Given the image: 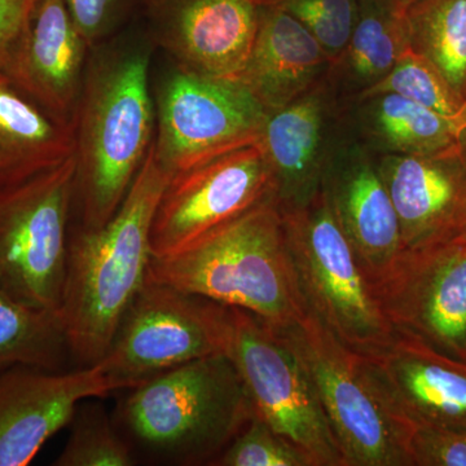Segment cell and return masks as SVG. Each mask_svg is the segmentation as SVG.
<instances>
[{
  "label": "cell",
  "mask_w": 466,
  "mask_h": 466,
  "mask_svg": "<svg viewBox=\"0 0 466 466\" xmlns=\"http://www.w3.org/2000/svg\"><path fill=\"white\" fill-rule=\"evenodd\" d=\"M69 358L58 312L30 308L0 290V372L18 366L61 370Z\"/></svg>",
  "instance_id": "obj_23"
},
{
  "label": "cell",
  "mask_w": 466,
  "mask_h": 466,
  "mask_svg": "<svg viewBox=\"0 0 466 466\" xmlns=\"http://www.w3.org/2000/svg\"><path fill=\"white\" fill-rule=\"evenodd\" d=\"M75 152L73 124L39 108L0 78V189L57 167Z\"/></svg>",
  "instance_id": "obj_21"
},
{
  "label": "cell",
  "mask_w": 466,
  "mask_h": 466,
  "mask_svg": "<svg viewBox=\"0 0 466 466\" xmlns=\"http://www.w3.org/2000/svg\"><path fill=\"white\" fill-rule=\"evenodd\" d=\"M171 175L149 149L130 191L100 228L70 232L60 315L78 367L104 357L126 309L142 289L153 258L150 228Z\"/></svg>",
  "instance_id": "obj_2"
},
{
  "label": "cell",
  "mask_w": 466,
  "mask_h": 466,
  "mask_svg": "<svg viewBox=\"0 0 466 466\" xmlns=\"http://www.w3.org/2000/svg\"><path fill=\"white\" fill-rule=\"evenodd\" d=\"M281 214L309 311L355 354H370L390 341L394 330L323 189L309 204Z\"/></svg>",
  "instance_id": "obj_5"
},
{
  "label": "cell",
  "mask_w": 466,
  "mask_h": 466,
  "mask_svg": "<svg viewBox=\"0 0 466 466\" xmlns=\"http://www.w3.org/2000/svg\"><path fill=\"white\" fill-rule=\"evenodd\" d=\"M88 51L66 0H36L0 78L39 108L73 124Z\"/></svg>",
  "instance_id": "obj_16"
},
{
  "label": "cell",
  "mask_w": 466,
  "mask_h": 466,
  "mask_svg": "<svg viewBox=\"0 0 466 466\" xmlns=\"http://www.w3.org/2000/svg\"><path fill=\"white\" fill-rule=\"evenodd\" d=\"M268 200L274 179L259 143L175 174L153 216V257L183 249Z\"/></svg>",
  "instance_id": "obj_12"
},
{
  "label": "cell",
  "mask_w": 466,
  "mask_h": 466,
  "mask_svg": "<svg viewBox=\"0 0 466 466\" xmlns=\"http://www.w3.org/2000/svg\"><path fill=\"white\" fill-rule=\"evenodd\" d=\"M156 88L155 155L175 175L259 143L265 106L241 82L173 64Z\"/></svg>",
  "instance_id": "obj_10"
},
{
  "label": "cell",
  "mask_w": 466,
  "mask_h": 466,
  "mask_svg": "<svg viewBox=\"0 0 466 466\" xmlns=\"http://www.w3.org/2000/svg\"><path fill=\"white\" fill-rule=\"evenodd\" d=\"M283 8L320 43L328 58L343 55L357 25V0H265Z\"/></svg>",
  "instance_id": "obj_28"
},
{
  "label": "cell",
  "mask_w": 466,
  "mask_h": 466,
  "mask_svg": "<svg viewBox=\"0 0 466 466\" xmlns=\"http://www.w3.org/2000/svg\"><path fill=\"white\" fill-rule=\"evenodd\" d=\"M126 0H66L79 32L88 46L96 47L116 25Z\"/></svg>",
  "instance_id": "obj_31"
},
{
  "label": "cell",
  "mask_w": 466,
  "mask_h": 466,
  "mask_svg": "<svg viewBox=\"0 0 466 466\" xmlns=\"http://www.w3.org/2000/svg\"><path fill=\"white\" fill-rule=\"evenodd\" d=\"M404 12L394 7L370 12L359 18L343 54L359 81L373 85L392 69L410 47Z\"/></svg>",
  "instance_id": "obj_25"
},
{
  "label": "cell",
  "mask_w": 466,
  "mask_h": 466,
  "mask_svg": "<svg viewBox=\"0 0 466 466\" xmlns=\"http://www.w3.org/2000/svg\"><path fill=\"white\" fill-rule=\"evenodd\" d=\"M460 118H461V124L464 126V130L466 133V97L464 103L461 106V115H460Z\"/></svg>",
  "instance_id": "obj_34"
},
{
  "label": "cell",
  "mask_w": 466,
  "mask_h": 466,
  "mask_svg": "<svg viewBox=\"0 0 466 466\" xmlns=\"http://www.w3.org/2000/svg\"><path fill=\"white\" fill-rule=\"evenodd\" d=\"M279 330L308 368L345 466H413L412 431L377 400L361 375L358 354L309 309L297 323Z\"/></svg>",
  "instance_id": "obj_9"
},
{
  "label": "cell",
  "mask_w": 466,
  "mask_h": 466,
  "mask_svg": "<svg viewBox=\"0 0 466 466\" xmlns=\"http://www.w3.org/2000/svg\"><path fill=\"white\" fill-rule=\"evenodd\" d=\"M372 289L392 330L466 361V231L401 249Z\"/></svg>",
  "instance_id": "obj_11"
},
{
  "label": "cell",
  "mask_w": 466,
  "mask_h": 466,
  "mask_svg": "<svg viewBox=\"0 0 466 466\" xmlns=\"http://www.w3.org/2000/svg\"><path fill=\"white\" fill-rule=\"evenodd\" d=\"M228 355L254 412L311 466H345L302 359L284 334L247 309L231 308Z\"/></svg>",
  "instance_id": "obj_8"
},
{
  "label": "cell",
  "mask_w": 466,
  "mask_h": 466,
  "mask_svg": "<svg viewBox=\"0 0 466 466\" xmlns=\"http://www.w3.org/2000/svg\"><path fill=\"white\" fill-rule=\"evenodd\" d=\"M419 0H391V5L401 12H406L410 5H415Z\"/></svg>",
  "instance_id": "obj_33"
},
{
  "label": "cell",
  "mask_w": 466,
  "mask_h": 466,
  "mask_svg": "<svg viewBox=\"0 0 466 466\" xmlns=\"http://www.w3.org/2000/svg\"><path fill=\"white\" fill-rule=\"evenodd\" d=\"M320 188L370 285L401 250L400 220L377 165L352 155L325 165Z\"/></svg>",
  "instance_id": "obj_18"
},
{
  "label": "cell",
  "mask_w": 466,
  "mask_h": 466,
  "mask_svg": "<svg viewBox=\"0 0 466 466\" xmlns=\"http://www.w3.org/2000/svg\"><path fill=\"white\" fill-rule=\"evenodd\" d=\"M231 330L228 306L147 279L97 366L126 390L189 361L227 354Z\"/></svg>",
  "instance_id": "obj_7"
},
{
  "label": "cell",
  "mask_w": 466,
  "mask_h": 466,
  "mask_svg": "<svg viewBox=\"0 0 466 466\" xmlns=\"http://www.w3.org/2000/svg\"><path fill=\"white\" fill-rule=\"evenodd\" d=\"M147 279L247 309L276 329L308 314L275 200L257 205L183 249L153 257Z\"/></svg>",
  "instance_id": "obj_3"
},
{
  "label": "cell",
  "mask_w": 466,
  "mask_h": 466,
  "mask_svg": "<svg viewBox=\"0 0 466 466\" xmlns=\"http://www.w3.org/2000/svg\"><path fill=\"white\" fill-rule=\"evenodd\" d=\"M386 94L398 95L446 116L466 135L460 118L461 101L451 91L440 72L410 46L400 55L390 72L370 85L361 96L372 99Z\"/></svg>",
  "instance_id": "obj_27"
},
{
  "label": "cell",
  "mask_w": 466,
  "mask_h": 466,
  "mask_svg": "<svg viewBox=\"0 0 466 466\" xmlns=\"http://www.w3.org/2000/svg\"><path fill=\"white\" fill-rule=\"evenodd\" d=\"M373 125L383 143L398 155H435L464 143L455 122L398 95L372 97Z\"/></svg>",
  "instance_id": "obj_24"
},
{
  "label": "cell",
  "mask_w": 466,
  "mask_h": 466,
  "mask_svg": "<svg viewBox=\"0 0 466 466\" xmlns=\"http://www.w3.org/2000/svg\"><path fill=\"white\" fill-rule=\"evenodd\" d=\"M323 127V104L309 91L267 115L259 146L271 168L274 200L281 210L303 207L320 191Z\"/></svg>",
  "instance_id": "obj_20"
},
{
  "label": "cell",
  "mask_w": 466,
  "mask_h": 466,
  "mask_svg": "<svg viewBox=\"0 0 466 466\" xmlns=\"http://www.w3.org/2000/svg\"><path fill=\"white\" fill-rule=\"evenodd\" d=\"M36 0H0V73L16 45Z\"/></svg>",
  "instance_id": "obj_32"
},
{
  "label": "cell",
  "mask_w": 466,
  "mask_h": 466,
  "mask_svg": "<svg viewBox=\"0 0 466 466\" xmlns=\"http://www.w3.org/2000/svg\"><path fill=\"white\" fill-rule=\"evenodd\" d=\"M358 363L377 400L410 431L466 429L465 360L394 330L382 348L358 354Z\"/></svg>",
  "instance_id": "obj_13"
},
{
  "label": "cell",
  "mask_w": 466,
  "mask_h": 466,
  "mask_svg": "<svg viewBox=\"0 0 466 466\" xmlns=\"http://www.w3.org/2000/svg\"><path fill=\"white\" fill-rule=\"evenodd\" d=\"M217 466H311L290 441L254 413L214 462Z\"/></svg>",
  "instance_id": "obj_29"
},
{
  "label": "cell",
  "mask_w": 466,
  "mask_h": 466,
  "mask_svg": "<svg viewBox=\"0 0 466 466\" xmlns=\"http://www.w3.org/2000/svg\"><path fill=\"white\" fill-rule=\"evenodd\" d=\"M377 170L397 211L401 249L466 231V137L435 155L390 153Z\"/></svg>",
  "instance_id": "obj_17"
},
{
  "label": "cell",
  "mask_w": 466,
  "mask_h": 466,
  "mask_svg": "<svg viewBox=\"0 0 466 466\" xmlns=\"http://www.w3.org/2000/svg\"><path fill=\"white\" fill-rule=\"evenodd\" d=\"M56 466H133L137 458L115 420L97 403L79 404Z\"/></svg>",
  "instance_id": "obj_26"
},
{
  "label": "cell",
  "mask_w": 466,
  "mask_h": 466,
  "mask_svg": "<svg viewBox=\"0 0 466 466\" xmlns=\"http://www.w3.org/2000/svg\"><path fill=\"white\" fill-rule=\"evenodd\" d=\"M113 416L135 455L168 465H214L254 415L227 354L198 359L150 377Z\"/></svg>",
  "instance_id": "obj_4"
},
{
  "label": "cell",
  "mask_w": 466,
  "mask_h": 466,
  "mask_svg": "<svg viewBox=\"0 0 466 466\" xmlns=\"http://www.w3.org/2000/svg\"><path fill=\"white\" fill-rule=\"evenodd\" d=\"M259 25L241 82L267 112L308 94L327 54L296 17L276 5H259Z\"/></svg>",
  "instance_id": "obj_19"
},
{
  "label": "cell",
  "mask_w": 466,
  "mask_h": 466,
  "mask_svg": "<svg viewBox=\"0 0 466 466\" xmlns=\"http://www.w3.org/2000/svg\"><path fill=\"white\" fill-rule=\"evenodd\" d=\"M410 455L413 466H466V429H413Z\"/></svg>",
  "instance_id": "obj_30"
},
{
  "label": "cell",
  "mask_w": 466,
  "mask_h": 466,
  "mask_svg": "<svg viewBox=\"0 0 466 466\" xmlns=\"http://www.w3.org/2000/svg\"><path fill=\"white\" fill-rule=\"evenodd\" d=\"M76 155L16 186L0 189V290L34 309L60 311Z\"/></svg>",
  "instance_id": "obj_6"
},
{
  "label": "cell",
  "mask_w": 466,
  "mask_h": 466,
  "mask_svg": "<svg viewBox=\"0 0 466 466\" xmlns=\"http://www.w3.org/2000/svg\"><path fill=\"white\" fill-rule=\"evenodd\" d=\"M153 38L174 64L238 81L258 32L254 0H148Z\"/></svg>",
  "instance_id": "obj_15"
},
{
  "label": "cell",
  "mask_w": 466,
  "mask_h": 466,
  "mask_svg": "<svg viewBox=\"0 0 466 466\" xmlns=\"http://www.w3.org/2000/svg\"><path fill=\"white\" fill-rule=\"evenodd\" d=\"M410 47L466 97V0H419L404 12Z\"/></svg>",
  "instance_id": "obj_22"
},
{
  "label": "cell",
  "mask_w": 466,
  "mask_h": 466,
  "mask_svg": "<svg viewBox=\"0 0 466 466\" xmlns=\"http://www.w3.org/2000/svg\"><path fill=\"white\" fill-rule=\"evenodd\" d=\"M122 391L100 366L48 370L18 366L0 372V466H26L69 426L84 400Z\"/></svg>",
  "instance_id": "obj_14"
},
{
  "label": "cell",
  "mask_w": 466,
  "mask_h": 466,
  "mask_svg": "<svg viewBox=\"0 0 466 466\" xmlns=\"http://www.w3.org/2000/svg\"><path fill=\"white\" fill-rule=\"evenodd\" d=\"M254 2L257 3V5H262L263 2H265V0H254Z\"/></svg>",
  "instance_id": "obj_35"
},
{
  "label": "cell",
  "mask_w": 466,
  "mask_h": 466,
  "mask_svg": "<svg viewBox=\"0 0 466 466\" xmlns=\"http://www.w3.org/2000/svg\"><path fill=\"white\" fill-rule=\"evenodd\" d=\"M73 126L78 228H100L121 207L155 143L149 46L122 43L88 58Z\"/></svg>",
  "instance_id": "obj_1"
}]
</instances>
